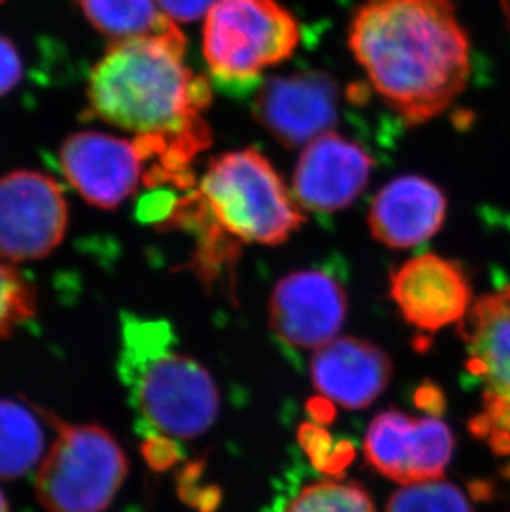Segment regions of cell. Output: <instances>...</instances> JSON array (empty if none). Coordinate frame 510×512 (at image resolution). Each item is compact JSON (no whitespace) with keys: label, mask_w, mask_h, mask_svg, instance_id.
Instances as JSON below:
<instances>
[{"label":"cell","mask_w":510,"mask_h":512,"mask_svg":"<svg viewBox=\"0 0 510 512\" xmlns=\"http://www.w3.org/2000/svg\"><path fill=\"white\" fill-rule=\"evenodd\" d=\"M348 44L376 92L409 125L446 112L469 82L471 44L451 0H365Z\"/></svg>","instance_id":"cell-1"},{"label":"cell","mask_w":510,"mask_h":512,"mask_svg":"<svg viewBox=\"0 0 510 512\" xmlns=\"http://www.w3.org/2000/svg\"><path fill=\"white\" fill-rule=\"evenodd\" d=\"M390 295L414 329L438 332L461 322L472 305V289L456 262L421 254L391 274Z\"/></svg>","instance_id":"cell-14"},{"label":"cell","mask_w":510,"mask_h":512,"mask_svg":"<svg viewBox=\"0 0 510 512\" xmlns=\"http://www.w3.org/2000/svg\"><path fill=\"white\" fill-rule=\"evenodd\" d=\"M178 25L163 34L115 40L88 78V113L136 135H161L203 153L211 90L184 63Z\"/></svg>","instance_id":"cell-2"},{"label":"cell","mask_w":510,"mask_h":512,"mask_svg":"<svg viewBox=\"0 0 510 512\" xmlns=\"http://www.w3.org/2000/svg\"><path fill=\"white\" fill-rule=\"evenodd\" d=\"M299 22L275 0H217L207 12L203 54L224 90H249L299 47Z\"/></svg>","instance_id":"cell-6"},{"label":"cell","mask_w":510,"mask_h":512,"mask_svg":"<svg viewBox=\"0 0 510 512\" xmlns=\"http://www.w3.org/2000/svg\"><path fill=\"white\" fill-rule=\"evenodd\" d=\"M174 345L173 330L163 320L123 315L118 370L146 440H193L219 413L211 373Z\"/></svg>","instance_id":"cell-3"},{"label":"cell","mask_w":510,"mask_h":512,"mask_svg":"<svg viewBox=\"0 0 510 512\" xmlns=\"http://www.w3.org/2000/svg\"><path fill=\"white\" fill-rule=\"evenodd\" d=\"M159 10L176 24H189L201 19L217 0H156Z\"/></svg>","instance_id":"cell-23"},{"label":"cell","mask_w":510,"mask_h":512,"mask_svg":"<svg viewBox=\"0 0 510 512\" xmlns=\"http://www.w3.org/2000/svg\"><path fill=\"white\" fill-rule=\"evenodd\" d=\"M68 204L49 174L20 170L0 178V257L40 261L63 241Z\"/></svg>","instance_id":"cell-9"},{"label":"cell","mask_w":510,"mask_h":512,"mask_svg":"<svg viewBox=\"0 0 510 512\" xmlns=\"http://www.w3.org/2000/svg\"><path fill=\"white\" fill-rule=\"evenodd\" d=\"M448 213V198L438 184L408 174L381 188L371 203L368 226L390 249H413L436 236Z\"/></svg>","instance_id":"cell-15"},{"label":"cell","mask_w":510,"mask_h":512,"mask_svg":"<svg viewBox=\"0 0 510 512\" xmlns=\"http://www.w3.org/2000/svg\"><path fill=\"white\" fill-rule=\"evenodd\" d=\"M39 413L55 431L35 479L42 508L47 512H105L130 471L120 443L103 426L70 425L50 411Z\"/></svg>","instance_id":"cell-5"},{"label":"cell","mask_w":510,"mask_h":512,"mask_svg":"<svg viewBox=\"0 0 510 512\" xmlns=\"http://www.w3.org/2000/svg\"><path fill=\"white\" fill-rule=\"evenodd\" d=\"M375 161L345 136L328 131L310 141L295 166L294 196L312 213H337L348 208L368 186Z\"/></svg>","instance_id":"cell-13"},{"label":"cell","mask_w":510,"mask_h":512,"mask_svg":"<svg viewBox=\"0 0 510 512\" xmlns=\"http://www.w3.org/2000/svg\"><path fill=\"white\" fill-rule=\"evenodd\" d=\"M193 198L204 218L236 244L279 246L305 223L279 173L254 148L214 158Z\"/></svg>","instance_id":"cell-4"},{"label":"cell","mask_w":510,"mask_h":512,"mask_svg":"<svg viewBox=\"0 0 510 512\" xmlns=\"http://www.w3.org/2000/svg\"><path fill=\"white\" fill-rule=\"evenodd\" d=\"M37 290L14 266L0 257V340L34 319Z\"/></svg>","instance_id":"cell-21"},{"label":"cell","mask_w":510,"mask_h":512,"mask_svg":"<svg viewBox=\"0 0 510 512\" xmlns=\"http://www.w3.org/2000/svg\"><path fill=\"white\" fill-rule=\"evenodd\" d=\"M459 334L467 372L481 387L482 410L472 431L499 455H510V285L472 304Z\"/></svg>","instance_id":"cell-7"},{"label":"cell","mask_w":510,"mask_h":512,"mask_svg":"<svg viewBox=\"0 0 510 512\" xmlns=\"http://www.w3.org/2000/svg\"><path fill=\"white\" fill-rule=\"evenodd\" d=\"M312 383L323 398L345 410L370 406L390 385L393 365L380 347L340 337L315 350Z\"/></svg>","instance_id":"cell-16"},{"label":"cell","mask_w":510,"mask_h":512,"mask_svg":"<svg viewBox=\"0 0 510 512\" xmlns=\"http://www.w3.org/2000/svg\"><path fill=\"white\" fill-rule=\"evenodd\" d=\"M44 451L45 431L35 411L0 398V479L24 478L39 466Z\"/></svg>","instance_id":"cell-17"},{"label":"cell","mask_w":510,"mask_h":512,"mask_svg":"<svg viewBox=\"0 0 510 512\" xmlns=\"http://www.w3.org/2000/svg\"><path fill=\"white\" fill-rule=\"evenodd\" d=\"M386 512H472V508L456 484L431 479L398 489L388 501Z\"/></svg>","instance_id":"cell-20"},{"label":"cell","mask_w":510,"mask_h":512,"mask_svg":"<svg viewBox=\"0 0 510 512\" xmlns=\"http://www.w3.org/2000/svg\"><path fill=\"white\" fill-rule=\"evenodd\" d=\"M88 22L105 37L133 39L163 34L176 27L156 0H75Z\"/></svg>","instance_id":"cell-18"},{"label":"cell","mask_w":510,"mask_h":512,"mask_svg":"<svg viewBox=\"0 0 510 512\" xmlns=\"http://www.w3.org/2000/svg\"><path fill=\"white\" fill-rule=\"evenodd\" d=\"M502 10H504V15H506L507 24L510 27V0H501Z\"/></svg>","instance_id":"cell-25"},{"label":"cell","mask_w":510,"mask_h":512,"mask_svg":"<svg viewBox=\"0 0 510 512\" xmlns=\"http://www.w3.org/2000/svg\"><path fill=\"white\" fill-rule=\"evenodd\" d=\"M363 448L378 473L406 486L441 479L453 458L454 438L436 416L388 410L371 421Z\"/></svg>","instance_id":"cell-10"},{"label":"cell","mask_w":510,"mask_h":512,"mask_svg":"<svg viewBox=\"0 0 510 512\" xmlns=\"http://www.w3.org/2000/svg\"><path fill=\"white\" fill-rule=\"evenodd\" d=\"M284 512H375V506L357 483L325 479L305 486Z\"/></svg>","instance_id":"cell-19"},{"label":"cell","mask_w":510,"mask_h":512,"mask_svg":"<svg viewBox=\"0 0 510 512\" xmlns=\"http://www.w3.org/2000/svg\"><path fill=\"white\" fill-rule=\"evenodd\" d=\"M340 90L323 72L272 78L259 88L254 116L280 145L307 146L330 131L338 120Z\"/></svg>","instance_id":"cell-11"},{"label":"cell","mask_w":510,"mask_h":512,"mask_svg":"<svg viewBox=\"0 0 510 512\" xmlns=\"http://www.w3.org/2000/svg\"><path fill=\"white\" fill-rule=\"evenodd\" d=\"M347 310V294L335 277L323 271L292 272L274 287L270 325L292 347L318 350L337 339Z\"/></svg>","instance_id":"cell-12"},{"label":"cell","mask_w":510,"mask_h":512,"mask_svg":"<svg viewBox=\"0 0 510 512\" xmlns=\"http://www.w3.org/2000/svg\"><path fill=\"white\" fill-rule=\"evenodd\" d=\"M159 150L156 135L125 140L100 131H77L63 141L58 158L63 176L88 204L113 211L145 183Z\"/></svg>","instance_id":"cell-8"},{"label":"cell","mask_w":510,"mask_h":512,"mask_svg":"<svg viewBox=\"0 0 510 512\" xmlns=\"http://www.w3.org/2000/svg\"><path fill=\"white\" fill-rule=\"evenodd\" d=\"M0 2H2V0H0Z\"/></svg>","instance_id":"cell-26"},{"label":"cell","mask_w":510,"mask_h":512,"mask_svg":"<svg viewBox=\"0 0 510 512\" xmlns=\"http://www.w3.org/2000/svg\"><path fill=\"white\" fill-rule=\"evenodd\" d=\"M0 512H9V501L5 498V494L0 489Z\"/></svg>","instance_id":"cell-24"},{"label":"cell","mask_w":510,"mask_h":512,"mask_svg":"<svg viewBox=\"0 0 510 512\" xmlns=\"http://www.w3.org/2000/svg\"><path fill=\"white\" fill-rule=\"evenodd\" d=\"M22 73L24 63L17 45L9 37L0 34V97L12 92L19 85Z\"/></svg>","instance_id":"cell-22"}]
</instances>
